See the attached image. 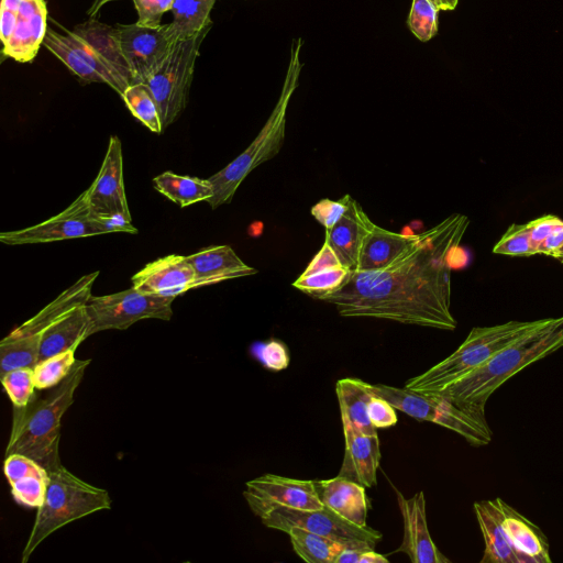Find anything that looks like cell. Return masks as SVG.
<instances>
[{"label": "cell", "instance_id": "obj_1", "mask_svg": "<svg viewBox=\"0 0 563 563\" xmlns=\"http://www.w3.org/2000/svg\"><path fill=\"white\" fill-rule=\"evenodd\" d=\"M470 220L453 213L420 232L418 242L389 266L376 272H351L343 285L322 301L349 318H375L452 331L451 256Z\"/></svg>", "mask_w": 563, "mask_h": 563}, {"label": "cell", "instance_id": "obj_2", "mask_svg": "<svg viewBox=\"0 0 563 563\" xmlns=\"http://www.w3.org/2000/svg\"><path fill=\"white\" fill-rule=\"evenodd\" d=\"M563 346V316L544 318L489 361L439 394L472 409L485 410L489 397L509 378Z\"/></svg>", "mask_w": 563, "mask_h": 563}, {"label": "cell", "instance_id": "obj_3", "mask_svg": "<svg viewBox=\"0 0 563 563\" xmlns=\"http://www.w3.org/2000/svg\"><path fill=\"white\" fill-rule=\"evenodd\" d=\"M43 45L79 79L106 84L120 96L134 78L115 26L89 18L71 31L47 29Z\"/></svg>", "mask_w": 563, "mask_h": 563}, {"label": "cell", "instance_id": "obj_4", "mask_svg": "<svg viewBox=\"0 0 563 563\" xmlns=\"http://www.w3.org/2000/svg\"><path fill=\"white\" fill-rule=\"evenodd\" d=\"M90 360H77L70 373L43 399L33 398L24 408H14L5 455H26L45 468L62 465L59 440L62 418L74 402Z\"/></svg>", "mask_w": 563, "mask_h": 563}, {"label": "cell", "instance_id": "obj_5", "mask_svg": "<svg viewBox=\"0 0 563 563\" xmlns=\"http://www.w3.org/2000/svg\"><path fill=\"white\" fill-rule=\"evenodd\" d=\"M300 48L301 40H294L280 96L260 133L239 156L208 178L213 188V196L207 202L212 209L231 202L246 176L257 166L276 156L280 151L285 140L288 104L298 86L302 68Z\"/></svg>", "mask_w": 563, "mask_h": 563}, {"label": "cell", "instance_id": "obj_6", "mask_svg": "<svg viewBox=\"0 0 563 563\" xmlns=\"http://www.w3.org/2000/svg\"><path fill=\"white\" fill-rule=\"evenodd\" d=\"M43 504L37 508L29 539L22 551L26 563L35 549L62 527L101 510L111 508L109 493L88 484L63 465L49 470Z\"/></svg>", "mask_w": 563, "mask_h": 563}, {"label": "cell", "instance_id": "obj_7", "mask_svg": "<svg viewBox=\"0 0 563 563\" xmlns=\"http://www.w3.org/2000/svg\"><path fill=\"white\" fill-rule=\"evenodd\" d=\"M540 320H512L496 325L475 327L452 354L420 375L409 378L404 387L421 394L439 393L484 365L533 329Z\"/></svg>", "mask_w": 563, "mask_h": 563}, {"label": "cell", "instance_id": "obj_8", "mask_svg": "<svg viewBox=\"0 0 563 563\" xmlns=\"http://www.w3.org/2000/svg\"><path fill=\"white\" fill-rule=\"evenodd\" d=\"M368 389L373 395L389 401L395 409L419 421L444 427L474 446L487 445L493 439L485 410L460 406L439 394H421L405 387L368 384Z\"/></svg>", "mask_w": 563, "mask_h": 563}, {"label": "cell", "instance_id": "obj_9", "mask_svg": "<svg viewBox=\"0 0 563 563\" xmlns=\"http://www.w3.org/2000/svg\"><path fill=\"white\" fill-rule=\"evenodd\" d=\"M98 275L99 272H93L80 277L0 341V375L18 367L34 368L43 334L70 310L88 301Z\"/></svg>", "mask_w": 563, "mask_h": 563}, {"label": "cell", "instance_id": "obj_10", "mask_svg": "<svg viewBox=\"0 0 563 563\" xmlns=\"http://www.w3.org/2000/svg\"><path fill=\"white\" fill-rule=\"evenodd\" d=\"M211 27L175 42L165 60L145 82L157 102L163 131L187 106L199 49Z\"/></svg>", "mask_w": 563, "mask_h": 563}, {"label": "cell", "instance_id": "obj_11", "mask_svg": "<svg viewBox=\"0 0 563 563\" xmlns=\"http://www.w3.org/2000/svg\"><path fill=\"white\" fill-rule=\"evenodd\" d=\"M175 298L146 294L134 287L110 295H91L86 303L89 335L104 330H125L143 319L168 321Z\"/></svg>", "mask_w": 563, "mask_h": 563}, {"label": "cell", "instance_id": "obj_12", "mask_svg": "<svg viewBox=\"0 0 563 563\" xmlns=\"http://www.w3.org/2000/svg\"><path fill=\"white\" fill-rule=\"evenodd\" d=\"M111 232V220L95 214L85 190L58 214L29 228L1 232L0 241L8 245L36 244Z\"/></svg>", "mask_w": 563, "mask_h": 563}, {"label": "cell", "instance_id": "obj_13", "mask_svg": "<svg viewBox=\"0 0 563 563\" xmlns=\"http://www.w3.org/2000/svg\"><path fill=\"white\" fill-rule=\"evenodd\" d=\"M45 0H1L2 54L18 63L32 62L47 32Z\"/></svg>", "mask_w": 563, "mask_h": 563}, {"label": "cell", "instance_id": "obj_14", "mask_svg": "<svg viewBox=\"0 0 563 563\" xmlns=\"http://www.w3.org/2000/svg\"><path fill=\"white\" fill-rule=\"evenodd\" d=\"M258 518L271 529L287 532L297 527L340 542L365 541L376 545L383 537L368 526L361 527L344 520L325 506L320 509L275 507Z\"/></svg>", "mask_w": 563, "mask_h": 563}, {"label": "cell", "instance_id": "obj_15", "mask_svg": "<svg viewBox=\"0 0 563 563\" xmlns=\"http://www.w3.org/2000/svg\"><path fill=\"white\" fill-rule=\"evenodd\" d=\"M115 27L134 84L146 82L177 42L172 34L170 23L153 27L135 22L117 24Z\"/></svg>", "mask_w": 563, "mask_h": 563}, {"label": "cell", "instance_id": "obj_16", "mask_svg": "<svg viewBox=\"0 0 563 563\" xmlns=\"http://www.w3.org/2000/svg\"><path fill=\"white\" fill-rule=\"evenodd\" d=\"M243 496L252 512L261 517L275 507L295 509H320L314 481L289 478L275 474H264L245 484Z\"/></svg>", "mask_w": 563, "mask_h": 563}, {"label": "cell", "instance_id": "obj_17", "mask_svg": "<svg viewBox=\"0 0 563 563\" xmlns=\"http://www.w3.org/2000/svg\"><path fill=\"white\" fill-rule=\"evenodd\" d=\"M86 192L92 211L99 218H120L132 222L124 189L122 145L117 135L110 136L99 173Z\"/></svg>", "mask_w": 563, "mask_h": 563}, {"label": "cell", "instance_id": "obj_18", "mask_svg": "<svg viewBox=\"0 0 563 563\" xmlns=\"http://www.w3.org/2000/svg\"><path fill=\"white\" fill-rule=\"evenodd\" d=\"M397 500L404 521V538L395 552L405 553L412 563H450L430 536L423 492L411 498H405L397 492Z\"/></svg>", "mask_w": 563, "mask_h": 563}, {"label": "cell", "instance_id": "obj_19", "mask_svg": "<svg viewBox=\"0 0 563 563\" xmlns=\"http://www.w3.org/2000/svg\"><path fill=\"white\" fill-rule=\"evenodd\" d=\"M135 289L159 296H175L198 288L194 267L187 256L167 255L146 264L131 278Z\"/></svg>", "mask_w": 563, "mask_h": 563}, {"label": "cell", "instance_id": "obj_20", "mask_svg": "<svg viewBox=\"0 0 563 563\" xmlns=\"http://www.w3.org/2000/svg\"><path fill=\"white\" fill-rule=\"evenodd\" d=\"M345 450L340 476L356 482L366 488L377 483V468L380 461L379 440L358 431L351 421L341 415Z\"/></svg>", "mask_w": 563, "mask_h": 563}, {"label": "cell", "instance_id": "obj_21", "mask_svg": "<svg viewBox=\"0 0 563 563\" xmlns=\"http://www.w3.org/2000/svg\"><path fill=\"white\" fill-rule=\"evenodd\" d=\"M501 526L520 563H551L544 533L501 498L494 499Z\"/></svg>", "mask_w": 563, "mask_h": 563}, {"label": "cell", "instance_id": "obj_22", "mask_svg": "<svg viewBox=\"0 0 563 563\" xmlns=\"http://www.w3.org/2000/svg\"><path fill=\"white\" fill-rule=\"evenodd\" d=\"M374 222L361 205L352 198L339 221L325 229V242L336 254L340 263L351 272L356 269L362 242Z\"/></svg>", "mask_w": 563, "mask_h": 563}, {"label": "cell", "instance_id": "obj_23", "mask_svg": "<svg viewBox=\"0 0 563 563\" xmlns=\"http://www.w3.org/2000/svg\"><path fill=\"white\" fill-rule=\"evenodd\" d=\"M3 471L18 504L31 508L43 504L49 479L47 468L26 455L13 453L5 455Z\"/></svg>", "mask_w": 563, "mask_h": 563}, {"label": "cell", "instance_id": "obj_24", "mask_svg": "<svg viewBox=\"0 0 563 563\" xmlns=\"http://www.w3.org/2000/svg\"><path fill=\"white\" fill-rule=\"evenodd\" d=\"M314 484L323 506L351 523L367 526L366 487L340 475Z\"/></svg>", "mask_w": 563, "mask_h": 563}, {"label": "cell", "instance_id": "obj_25", "mask_svg": "<svg viewBox=\"0 0 563 563\" xmlns=\"http://www.w3.org/2000/svg\"><path fill=\"white\" fill-rule=\"evenodd\" d=\"M418 234H402L373 224L364 238L355 272H376L389 266L396 258L415 245Z\"/></svg>", "mask_w": 563, "mask_h": 563}, {"label": "cell", "instance_id": "obj_26", "mask_svg": "<svg viewBox=\"0 0 563 563\" xmlns=\"http://www.w3.org/2000/svg\"><path fill=\"white\" fill-rule=\"evenodd\" d=\"M187 257L195 269L199 287L257 273L229 245L210 246Z\"/></svg>", "mask_w": 563, "mask_h": 563}, {"label": "cell", "instance_id": "obj_27", "mask_svg": "<svg viewBox=\"0 0 563 563\" xmlns=\"http://www.w3.org/2000/svg\"><path fill=\"white\" fill-rule=\"evenodd\" d=\"M86 303L74 308L46 330L41 339L38 361L69 349H77L90 336Z\"/></svg>", "mask_w": 563, "mask_h": 563}, {"label": "cell", "instance_id": "obj_28", "mask_svg": "<svg viewBox=\"0 0 563 563\" xmlns=\"http://www.w3.org/2000/svg\"><path fill=\"white\" fill-rule=\"evenodd\" d=\"M474 512L485 543L481 563H520L501 526L494 500L474 503Z\"/></svg>", "mask_w": 563, "mask_h": 563}, {"label": "cell", "instance_id": "obj_29", "mask_svg": "<svg viewBox=\"0 0 563 563\" xmlns=\"http://www.w3.org/2000/svg\"><path fill=\"white\" fill-rule=\"evenodd\" d=\"M335 393L341 415L362 433L376 435V428L368 417V404L373 394L368 389V383L358 378H341L336 382Z\"/></svg>", "mask_w": 563, "mask_h": 563}, {"label": "cell", "instance_id": "obj_30", "mask_svg": "<svg viewBox=\"0 0 563 563\" xmlns=\"http://www.w3.org/2000/svg\"><path fill=\"white\" fill-rule=\"evenodd\" d=\"M155 189L180 208L199 201H208L213 188L208 179L177 175L166 170L153 179Z\"/></svg>", "mask_w": 563, "mask_h": 563}, {"label": "cell", "instance_id": "obj_31", "mask_svg": "<svg viewBox=\"0 0 563 563\" xmlns=\"http://www.w3.org/2000/svg\"><path fill=\"white\" fill-rule=\"evenodd\" d=\"M286 533L295 553L308 563H335L336 556L345 547L365 542H340L297 527L290 528Z\"/></svg>", "mask_w": 563, "mask_h": 563}, {"label": "cell", "instance_id": "obj_32", "mask_svg": "<svg viewBox=\"0 0 563 563\" xmlns=\"http://www.w3.org/2000/svg\"><path fill=\"white\" fill-rule=\"evenodd\" d=\"M217 0H174L172 34L176 41L189 38L212 25L210 12Z\"/></svg>", "mask_w": 563, "mask_h": 563}, {"label": "cell", "instance_id": "obj_33", "mask_svg": "<svg viewBox=\"0 0 563 563\" xmlns=\"http://www.w3.org/2000/svg\"><path fill=\"white\" fill-rule=\"evenodd\" d=\"M126 108L133 117L150 131L162 133V121L155 97L145 82L130 85L121 95Z\"/></svg>", "mask_w": 563, "mask_h": 563}, {"label": "cell", "instance_id": "obj_34", "mask_svg": "<svg viewBox=\"0 0 563 563\" xmlns=\"http://www.w3.org/2000/svg\"><path fill=\"white\" fill-rule=\"evenodd\" d=\"M351 271L340 265L311 274H301L292 286L306 295L319 300L338 290L349 277Z\"/></svg>", "mask_w": 563, "mask_h": 563}, {"label": "cell", "instance_id": "obj_35", "mask_svg": "<svg viewBox=\"0 0 563 563\" xmlns=\"http://www.w3.org/2000/svg\"><path fill=\"white\" fill-rule=\"evenodd\" d=\"M76 350L69 349L38 361L33 368L36 389H48L57 386L76 364Z\"/></svg>", "mask_w": 563, "mask_h": 563}, {"label": "cell", "instance_id": "obj_36", "mask_svg": "<svg viewBox=\"0 0 563 563\" xmlns=\"http://www.w3.org/2000/svg\"><path fill=\"white\" fill-rule=\"evenodd\" d=\"M2 386L14 408H24L34 398V369L18 367L0 375Z\"/></svg>", "mask_w": 563, "mask_h": 563}, {"label": "cell", "instance_id": "obj_37", "mask_svg": "<svg viewBox=\"0 0 563 563\" xmlns=\"http://www.w3.org/2000/svg\"><path fill=\"white\" fill-rule=\"evenodd\" d=\"M438 11L430 0H412L408 26L418 40L427 42L437 34Z\"/></svg>", "mask_w": 563, "mask_h": 563}, {"label": "cell", "instance_id": "obj_38", "mask_svg": "<svg viewBox=\"0 0 563 563\" xmlns=\"http://www.w3.org/2000/svg\"><path fill=\"white\" fill-rule=\"evenodd\" d=\"M493 253L510 256H531L537 254L531 243L528 222L509 225L493 247Z\"/></svg>", "mask_w": 563, "mask_h": 563}, {"label": "cell", "instance_id": "obj_39", "mask_svg": "<svg viewBox=\"0 0 563 563\" xmlns=\"http://www.w3.org/2000/svg\"><path fill=\"white\" fill-rule=\"evenodd\" d=\"M252 353L265 368L273 372L286 369L289 365L288 350L278 340L256 344L253 346Z\"/></svg>", "mask_w": 563, "mask_h": 563}, {"label": "cell", "instance_id": "obj_40", "mask_svg": "<svg viewBox=\"0 0 563 563\" xmlns=\"http://www.w3.org/2000/svg\"><path fill=\"white\" fill-rule=\"evenodd\" d=\"M352 197L345 195L339 200L329 198L321 199L312 206L310 212L312 217L325 229L333 227L347 209Z\"/></svg>", "mask_w": 563, "mask_h": 563}, {"label": "cell", "instance_id": "obj_41", "mask_svg": "<svg viewBox=\"0 0 563 563\" xmlns=\"http://www.w3.org/2000/svg\"><path fill=\"white\" fill-rule=\"evenodd\" d=\"M137 12V23L159 26L164 13L172 10L174 0H132Z\"/></svg>", "mask_w": 563, "mask_h": 563}, {"label": "cell", "instance_id": "obj_42", "mask_svg": "<svg viewBox=\"0 0 563 563\" xmlns=\"http://www.w3.org/2000/svg\"><path fill=\"white\" fill-rule=\"evenodd\" d=\"M368 417L376 429L393 427L397 422L396 409L389 401L375 395L368 404Z\"/></svg>", "mask_w": 563, "mask_h": 563}, {"label": "cell", "instance_id": "obj_43", "mask_svg": "<svg viewBox=\"0 0 563 563\" xmlns=\"http://www.w3.org/2000/svg\"><path fill=\"white\" fill-rule=\"evenodd\" d=\"M562 221L556 216L547 214L528 222L531 243L537 254L543 241Z\"/></svg>", "mask_w": 563, "mask_h": 563}, {"label": "cell", "instance_id": "obj_44", "mask_svg": "<svg viewBox=\"0 0 563 563\" xmlns=\"http://www.w3.org/2000/svg\"><path fill=\"white\" fill-rule=\"evenodd\" d=\"M342 265L330 245L324 241L320 251L314 255L302 274H311L325 268ZM343 266V265H342Z\"/></svg>", "mask_w": 563, "mask_h": 563}, {"label": "cell", "instance_id": "obj_45", "mask_svg": "<svg viewBox=\"0 0 563 563\" xmlns=\"http://www.w3.org/2000/svg\"><path fill=\"white\" fill-rule=\"evenodd\" d=\"M538 254L554 257L563 263V221L543 241Z\"/></svg>", "mask_w": 563, "mask_h": 563}, {"label": "cell", "instance_id": "obj_46", "mask_svg": "<svg viewBox=\"0 0 563 563\" xmlns=\"http://www.w3.org/2000/svg\"><path fill=\"white\" fill-rule=\"evenodd\" d=\"M388 559L375 552L374 549L366 550L362 553L358 563H388Z\"/></svg>", "mask_w": 563, "mask_h": 563}, {"label": "cell", "instance_id": "obj_47", "mask_svg": "<svg viewBox=\"0 0 563 563\" xmlns=\"http://www.w3.org/2000/svg\"><path fill=\"white\" fill-rule=\"evenodd\" d=\"M114 1L120 0H92L89 9L87 10L88 16L95 18L106 4Z\"/></svg>", "mask_w": 563, "mask_h": 563}, {"label": "cell", "instance_id": "obj_48", "mask_svg": "<svg viewBox=\"0 0 563 563\" xmlns=\"http://www.w3.org/2000/svg\"><path fill=\"white\" fill-rule=\"evenodd\" d=\"M459 0H440L441 10H454Z\"/></svg>", "mask_w": 563, "mask_h": 563}, {"label": "cell", "instance_id": "obj_49", "mask_svg": "<svg viewBox=\"0 0 563 563\" xmlns=\"http://www.w3.org/2000/svg\"><path fill=\"white\" fill-rule=\"evenodd\" d=\"M439 10H441L440 0H430Z\"/></svg>", "mask_w": 563, "mask_h": 563}]
</instances>
